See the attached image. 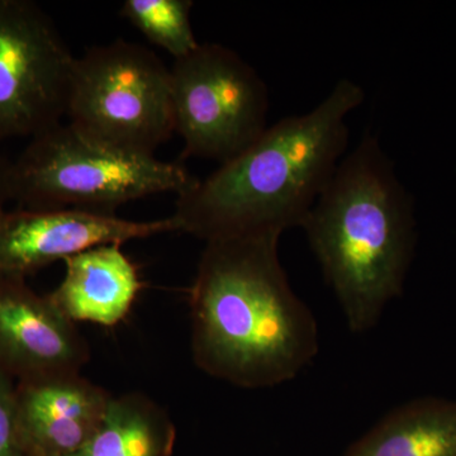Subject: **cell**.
I'll use <instances>...</instances> for the list:
<instances>
[{
  "label": "cell",
  "instance_id": "6da1fadb",
  "mask_svg": "<svg viewBox=\"0 0 456 456\" xmlns=\"http://www.w3.org/2000/svg\"><path fill=\"white\" fill-rule=\"evenodd\" d=\"M281 236L206 242L189 290L194 364L240 388L289 382L318 353L316 318L279 260Z\"/></svg>",
  "mask_w": 456,
  "mask_h": 456
},
{
  "label": "cell",
  "instance_id": "7a4b0ae2",
  "mask_svg": "<svg viewBox=\"0 0 456 456\" xmlns=\"http://www.w3.org/2000/svg\"><path fill=\"white\" fill-rule=\"evenodd\" d=\"M364 98L362 86L341 79L311 112L266 128L179 194L171 216L175 231L209 242L302 227L345 156L346 117Z\"/></svg>",
  "mask_w": 456,
  "mask_h": 456
},
{
  "label": "cell",
  "instance_id": "3957f363",
  "mask_svg": "<svg viewBox=\"0 0 456 456\" xmlns=\"http://www.w3.org/2000/svg\"><path fill=\"white\" fill-rule=\"evenodd\" d=\"M301 228L351 331L373 329L403 292L415 246L412 198L377 137L341 159Z\"/></svg>",
  "mask_w": 456,
  "mask_h": 456
},
{
  "label": "cell",
  "instance_id": "277c9868",
  "mask_svg": "<svg viewBox=\"0 0 456 456\" xmlns=\"http://www.w3.org/2000/svg\"><path fill=\"white\" fill-rule=\"evenodd\" d=\"M197 180L183 165L123 151L60 123L33 137L12 163V200L25 209L114 213L141 198L179 196Z\"/></svg>",
  "mask_w": 456,
  "mask_h": 456
},
{
  "label": "cell",
  "instance_id": "5b68a950",
  "mask_svg": "<svg viewBox=\"0 0 456 456\" xmlns=\"http://www.w3.org/2000/svg\"><path fill=\"white\" fill-rule=\"evenodd\" d=\"M66 116L90 139L155 155L175 132L170 69L121 38L92 47L75 60Z\"/></svg>",
  "mask_w": 456,
  "mask_h": 456
},
{
  "label": "cell",
  "instance_id": "8992f818",
  "mask_svg": "<svg viewBox=\"0 0 456 456\" xmlns=\"http://www.w3.org/2000/svg\"><path fill=\"white\" fill-rule=\"evenodd\" d=\"M170 74L174 125L185 156L224 164L268 128V89L235 51L200 44L175 60Z\"/></svg>",
  "mask_w": 456,
  "mask_h": 456
},
{
  "label": "cell",
  "instance_id": "52a82bcc",
  "mask_svg": "<svg viewBox=\"0 0 456 456\" xmlns=\"http://www.w3.org/2000/svg\"><path fill=\"white\" fill-rule=\"evenodd\" d=\"M77 57L31 0H0V142L61 123Z\"/></svg>",
  "mask_w": 456,
  "mask_h": 456
},
{
  "label": "cell",
  "instance_id": "ba28073f",
  "mask_svg": "<svg viewBox=\"0 0 456 456\" xmlns=\"http://www.w3.org/2000/svg\"><path fill=\"white\" fill-rule=\"evenodd\" d=\"M174 231L171 217L139 222L86 209L18 208L0 222V275L27 278L98 246L123 245Z\"/></svg>",
  "mask_w": 456,
  "mask_h": 456
},
{
  "label": "cell",
  "instance_id": "9c48e42d",
  "mask_svg": "<svg viewBox=\"0 0 456 456\" xmlns=\"http://www.w3.org/2000/svg\"><path fill=\"white\" fill-rule=\"evenodd\" d=\"M89 346L50 297L26 278L0 275V373L14 382L80 373Z\"/></svg>",
  "mask_w": 456,
  "mask_h": 456
},
{
  "label": "cell",
  "instance_id": "30bf717a",
  "mask_svg": "<svg viewBox=\"0 0 456 456\" xmlns=\"http://www.w3.org/2000/svg\"><path fill=\"white\" fill-rule=\"evenodd\" d=\"M16 397L27 454L66 456L98 430L113 395L75 373L16 383Z\"/></svg>",
  "mask_w": 456,
  "mask_h": 456
},
{
  "label": "cell",
  "instance_id": "8fae6325",
  "mask_svg": "<svg viewBox=\"0 0 456 456\" xmlns=\"http://www.w3.org/2000/svg\"><path fill=\"white\" fill-rule=\"evenodd\" d=\"M64 263L65 277L49 297L69 320L114 327L127 318L143 284L122 245L98 246Z\"/></svg>",
  "mask_w": 456,
  "mask_h": 456
},
{
  "label": "cell",
  "instance_id": "7c38bea8",
  "mask_svg": "<svg viewBox=\"0 0 456 456\" xmlns=\"http://www.w3.org/2000/svg\"><path fill=\"white\" fill-rule=\"evenodd\" d=\"M344 456H456V402L430 397L402 404Z\"/></svg>",
  "mask_w": 456,
  "mask_h": 456
},
{
  "label": "cell",
  "instance_id": "4fadbf2b",
  "mask_svg": "<svg viewBox=\"0 0 456 456\" xmlns=\"http://www.w3.org/2000/svg\"><path fill=\"white\" fill-rule=\"evenodd\" d=\"M175 428L169 415L142 393L112 397L107 415L86 444L66 456H169Z\"/></svg>",
  "mask_w": 456,
  "mask_h": 456
},
{
  "label": "cell",
  "instance_id": "5bb4252c",
  "mask_svg": "<svg viewBox=\"0 0 456 456\" xmlns=\"http://www.w3.org/2000/svg\"><path fill=\"white\" fill-rule=\"evenodd\" d=\"M191 0H126L121 16L151 42L178 60L200 46L191 26Z\"/></svg>",
  "mask_w": 456,
  "mask_h": 456
},
{
  "label": "cell",
  "instance_id": "9a60e30c",
  "mask_svg": "<svg viewBox=\"0 0 456 456\" xmlns=\"http://www.w3.org/2000/svg\"><path fill=\"white\" fill-rule=\"evenodd\" d=\"M0 456H28L18 425L16 382L0 373Z\"/></svg>",
  "mask_w": 456,
  "mask_h": 456
},
{
  "label": "cell",
  "instance_id": "2e32d148",
  "mask_svg": "<svg viewBox=\"0 0 456 456\" xmlns=\"http://www.w3.org/2000/svg\"><path fill=\"white\" fill-rule=\"evenodd\" d=\"M11 171V161L0 155V222L8 212L5 206L12 200Z\"/></svg>",
  "mask_w": 456,
  "mask_h": 456
}]
</instances>
